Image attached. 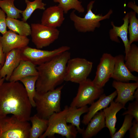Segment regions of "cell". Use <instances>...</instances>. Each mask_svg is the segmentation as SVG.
<instances>
[{
  "mask_svg": "<svg viewBox=\"0 0 138 138\" xmlns=\"http://www.w3.org/2000/svg\"><path fill=\"white\" fill-rule=\"evenodd\" d=\"M32 107L24 86L19 81L4 82L0 86V118L11 114L20 120L28 121Z\"/></svg>",
  "mask_w": 138,
  "mask_h": 138,
  "instance_id": "cell-1",
  "label": "cell"
},
{
  "mask_svg": "<svg viewBox=\"0 0 138 138\" xmlns=\"http://www.w3.org/2000/svg\"><path fill=\"white\" fill-rule=\"evenodd\" d=\"M70 57L71 53L66 51L36 67L38 73L35 85L37 92L52 90L64 81L66 65Z\"/></svg>",
  "mask_w": 138,
  "mask_h": 138,
  "instance_id": "cell-2",
  "label": "cell"
},
{
  "mask_svg": "<svg viewBox=\"0 0 138 138\" xmlns=\"http://www.w3.org/2000/svg\"><path fill=\"white\" fill-rule=\"evenodd\" d=\"M62 85L46 92H37L34 98L37 113L40 118L46 119L61 110V101Z\"/></svg>",
  "mask_w": 138,
  "mask_h": 138,
  "instance_id": "cell-3",
  "label": "cell"
},
{
  "mask_svg": "<svg viewBox=\"0 0 138 138\" xmlns=\"http://www.w3.org/2000/svg\"><path fill=\"white\" fill-rule=\"evenodd\" d=\"M68 108L66 106L63 110L54 113L48 118L47 128L40 138H54L55 134L66 138H76L78 133L76 127L71 124L67 125L66 121Z\"/></svg>",
  "mask_w": 138,
  "mask_h": 138,
  "instance_id": "cell-4",
  "label": "cell"
},
{
  "mask_svg": "<svg viewBox=\"0 0 138 138\" xmlns=\"http://www.w3.org/2000/svg\"><path fill=\"white\" fill-rule=\"evenodd\" d=\"M95 2L91 1L88 4L87 13L84 17L77 15L74 10L71 13L70 19L73 22L74 27L78 32L84 33L94 32L96 28L100 27L101 21L109 19L113 13L112 10L110 9L104 16L101 14H96L92 10Z\"/></svg>",
  "mask_w": 138,
  "mask_h": 138,
  "instance_id": "cell-5",
  "label": "cell"
},
{
  "mask_svg": "<svg viewBox=\"0 0 138 138\" xmlns=\"http://www.w3.org/2000/svg\"><path fill=\"white\" fill-rule=\"evenodd\" d=\"M31 127L13 115L0 118V138H29Z\"/></svg>",
  "mask_w": 138,
  "mask_h": 138,
  "instance_id": "cell-6",
  "label": "cell"
},
{
  "mask_svg": "<svg viewBox=\"0 0 138 138\" xmlns=\"http://www.w3.org/2000/svg\"><path fill=\"white\" fill-rule=\"evenodd\" d=\"M93 66V62L85 59H70L66 65L64 81L79 84L87 78Z\"/></svg>",
  "mask_w": 138,
  "mask_h": 138,
  "instance_id": "cell-7",
  "label": "cell"
},
{
  "mask_svg": "<svg viewBox=\"0 0 138 138\" xmlns=\"http://www.w3.org/2000/svg\"><path fill=\"white\" fill-rule=\"evenodd\" d=\"M103 88H99L94 84L90 79L87 78L79 84L76 96L73 98L70 106L80 108L91 105L103 94Z\"/></svg>",
  "mask_w": 138,
  "mask_h": 138,
  "instance_id": "cell-8",
  "label": "cell"
},
{
  "mask_svg": "<svg viewBox=\"0 0 138 138\" xmlns=\"http://www.w3.org/2000/svg\"><path fill=\"white\" fill-rule=\"evenodd\" d=\"M31 41L37 49L49 46L58 38L60 33L57 28L44 26L41 23L31 25Z\"/></svg>",
  "mask_w": 138,
  "mask_h": 138,
  "instance_id": "cell-9",
  "label": "cell"
},
{
  "mask_svg": "<svg viewBox=\"0 0 138 138\" xmlns=\"http://www.w3.org/2000/svg\"><path fill=\"white\" fill-rule=\"evenodd\" d=\"M70 49L69 46H63L54 50L48 51L27 46L21 49V59L30 62L36 66H38L65 51H69Z\"/></svg>",
  "mask_w": 138,
  "mask_h": 138,
  "instance_id": "cell-10",
  "label": "cell"
},
{
  "mask_svg": "<svg viewBox=\"0 0 138 138\" xmlns=\"http://www.w3.org/2000/svg\"><path fill=\"white\" fill-rule=\"evenodd\" d=\"M114 62V57L111 54L105 53L102 55L97 67L95 76L92 80L97 87L103 88L111 77Z\"/></svg>",
  "mask_w": 138,
  "mask_h": 138,
  "instance_id": "cell-11",
  "label": "cell"
},
{
  "mask_svg": "<svg viewBox=\"0 0 138 138\" xmlns=\"http://www.w3.org/2000/svg\"><path fill=\"white\" fill-rule=\"evenodd\" d=\"M1 41L4 53L6 54L14 49H22L28 46L29 39L11 30L8 31L2 36Z\"/></svg>",
  "mask_w": 138,
  "mask_h": 138,
  "instance_id": "cell-12",
  "label": "cell"
},
{
  "mask_svg": "<svg viewBox=\"0 0 138 138\" xmlns=\"http://www.w3.org/2000/svg\"><path fill=\"white\" fill-rule=\"evenodd\" d=\"M112 87L116 89L117 97L115 102L120 103L124 106L130 101L134 99V94L138 87V82L133 83L113 81Z\"/></svg>",
  "mask_w": 138,
  "mask_h": 138,
  "instance_id": "cell-13",
  "label": "cell"
},
{
  "mask_svg": "<svg viewBox=\"0 0 138 138\" xmlns=\"http://www.w3.org/2000/svg\"><path fill=\"white\" fill-rule=\"evenodd\" d=\"M63 10L58 5L51 6L44 10L41 24L53 28L60 27L65 20Z\"/></svg>",
  "mask_w": 138,
  "mask_h": 138,
  "instance_id": "cell-14",
  "label": "cell"
},
{
  "mask_svg": "<svg viewBox=\"0 0 138 138\" xmlns=\"http://www.w3.org/2000/svg\"><path fill=\"white\" fill-rule=\"evenodd\" d=\"M115 62L112 78L114 80L123 82L130 80L138 82V78L133 74L125 65L124 56L122 54L114 57Z\"/></svg>",
  "mask_w": 138,
  "mask_h": 138,
  "instance_id": "cell-15",
  "label": "cell"
},
{
  "mask_svg": "<svg viewBox=\"0 0 138 138\" xmlns=\"http://www.w3.org/2000/svg\"><path fill=\"white\" fill-rule=\"evenodd\" d=\"M22 60L21 49H14L6 54L4 64L0 69V76L8 81L13 71Z\"/></svg>",
  "mask_w": 138,
  "mask_h": 138,
  "instance_id": "cell-16",
  "label": "cell"
},
{
  "mask_svg": "<svg viewBox=\"0 0 138 138\" xmlns=\"http://www.w3.org/2000/svg\"><path fill=\"white\" fill-rule=\"evenodd\" d=\"M122 19L124 21L123 24L121 26H116L113 22H111L112 28L109 31V36L111 40L115 42L119 43L120 41L118 39L120 37L122 40L125 47V57L129 51L130 45L128 39V30L129 24V14H126Z\"/></svg>",
  "mask_w": 138,
  "mask_h": 138,
  "instance_id": "cell-17",
  "label": "cell"
},
{
  "mask_svg": "<svg viewBox=\"0 0 138 138\" xmlns=\"http://www.w3.org/2000/svg\"><path fill=\"white\" fill-rule=\"evenodd\" d=\"M117 95L116 90L108 96L105 94H102L97 101L94 102L88 107V111L84 116L82 123L85 125H87L93 116L99 111L107 107Z\"/></svg>",
  "mask_w": 138,
  "mask_h": 138,
  "instance_id": "cell-18",
  "label": "cell"
},
{
  "mask_svg": "<svg viewBox=\"0 0 138 138\" xmlns=\"http://www.w3.org/2000/svg\"><path fill=\"white\" fill-rule=\"evenodd\" d=\"M110 103V106L104 109L103 111L105 116V127L109 129L111 137L117 130L115 128L117 121V114L121 109L125 108L121 103L116 102L113 100Z\"/></svg>",
  "mask_w": 138,
  "mask_h": 138,
  "instance_id": "cell-19",
  "label": "cell"
},
{
  "mask_svg": "<svg viewBox=\"0 0 138 138\" xmlns=\"http://www.w3.org/2000/svg\"><path fill=\"white\" fill-rule=\"evenodd\" d=\"M38 75L35 65L29 61L21 60L13 71L8 81H18L27 76Z\"/></svg>",
  "mask_w": 138,
  "mask_h": 138,
  "instance_id": "cell-20",
  "label": "cell"
},
{
  "mask_svg": "<svg viewBox=\"0 0 138 138\" xmlns=\"http://www.w3.org/2000/svg\"><path fill=\"white\" fill-rule=\"evenodd\" d=\"M81 134L83 138H90L96 135L105 127V119L103 111L97 112L87 124Z\"/></svg>",
  "mask_w": 138,
  "mask_h": 138,
  "instance_id": "cell-21",
  "label": "cell"
},
{
  "mask_svg": "<svg viewBox=\"0 0 138 138\" xmlns=\"http://www.w3.org/2000/svg\"><path fill=\"white\" fill-rule=\"evenodd\" d=\"M88 108L87 105L78 108L68 107L66 116V122L75 126L78 133L80 134L82 133L84 129H81L80 127V118L82 114L88 112Z\"/></svg>",
  "mask_w": 138,
  "mask_h": 138,
  "instance_id": "cell-22",
  "label": "cell"
},
{
  "mask_svg": "<svg viewBox=\"0 0 138 138\" xmlns=\"http://www.w3.org/2000/svg\"><path fill=\"white\" fill-rule=\"evenodd\" d=\"M29 121L32 123L30 131L29 138H40L47 128L48 119L41 118L36 114L30 117Z\"/></svg>",
  "mask_w": 138,
  "mask_h": 138,
  "instance_id": "cell-23",
  "label": "cell"
},
{
  "mask_svg": "<svg viewBox=\"0 0 138 138\" xmlns=\"http://www.w3.org/2000/svg\"><path fill=\"white\" fill-rule=\"evenodd\" d=\"M6 21L7 27L10 30L23 36L30 35L31 26L26 22L7 17Z\"/></svg>",
  "mask_w": 138,
  "mask_h": 138,
  "instance_id": "cell-24",
  "label": "cell"
},
{
  "mask_svg": "<svg viewBox=\"0 0 138 138\" xmlns=\"http://www.w3.org/2000/svg\"><path fill=\"white\" fill-rule=\"evenodd\" d=\"M38 76H30L22 78L20 80L24 86L32 107H36L34 98L36 93V84Z\"/></svg>",
  "mask_w": 138,
  "mask_h": 138,
  "instance_id": "cell-25",
  "label": "cell"
},
{
  "mask_svg": "<svg viewBox=\"0 0 138 138\" xmlns=\"http://www.w3.org/2000/svg\"><path fill=\"white\" fill-rule=\"evenodd\" d=\"M124 60L125 65L130 72H138V47L136 45H131Z\"/></svg>",
  "mask_w": 138,
  "mask_h": 138,
  "instance_id": "cell-26",
  "label": "cell"
},
{
  "mask_svg": "<svg viewBox=\"0 0 138 138\" xmlns=\"http://www.w3.org/2000/svg\"><path fill=\"white\" fill-rule=\"evenodd\" d=\"M15 0H0V8L5 13L7 17L18 19L21 18L22 10L15 6Z\"/></svg>",
  "mask_w": 138,
  "mask_h": 138,
  "instance_id": "cell-27",
  "label": "cell"
},
{
  "mask_svg": "<svg viewBox=\"0 0 138 138\" xmlns=\"http://www.w3.org/2000/svg\"><path fill=\"white\" fill-rule=\"evenodd\" d=\"M25 2L26 7L24 10H22V20L26 22L35 10L45 9L46 4L42 2V0H34L33 1L25 0Z\"/></svg>",
  "mask_w": 138,
  "mask_h": 138,
  "instance_id": "cell-28",
  "label": "cell"
},
{
  "mask_svg": "<svg viewBox=\"0 0 138 138\" xmlns=\"http://www.w3.org/2000/svg\"><path fill=\"white\" fill-rule=\"evenodd\" d=\"M136 13L131 11L129 14L128 30L129 33V42L131 45L134 42L138 41V19L136 17Z\"/></svg>",
  "mask_w": 138,
  "mask_h": 138,
  "instance_id": "cell-29",
  "label": "cell"
},
{
  "mask_svg": "<svg viewBox=\"0 0 138 138\" xmlns=\"http://www.w3.org/2000/svg\"><path fill=\"white\" fill-rule=\"evenodd\" d=\"M59 3V7L63 10L64 13L67 14L71 9H74L79 13H83L85 9L81 4L82 2L78 0H53Z\"/></svg>",
  "mask_w": 138,
  "mask_h": 138,
  "instance_id": "cell-30",
  "label": "cell"
},
{
  "mask_svg": "<svg viewBox=\"0 0 138 138\" xmlns=\"http://www.w3.org/2000/svg\"><path fill=\"white\" fill-rule=\"evenodd\" d=\"M133 118L131 115L128 114L125 115L122 126L117 132L114 133L111 138L123 137L126 132L129 130L132 126V120Z\"/></svg>",
  "mask_w": 138,
  "mask_h": 138,
  "instance_id": "cell-31",
  "label": "cell"
},
{
  "mask_svg": "<svg viewBox=\"0 0 138 138\" xmlns=\"http://www.w3.org/2000/svg\"><path fill=\"white\" fill-rule=\"evenodd\" d=\"M127 109V110L124 112L122 115H131L138 121V100H135L134 102L129 103Z\"/></svg>",
  "mask_w": 138,
  "mask_h": 138,
  "instance_id": "cell-32",
  "label": "cell"
},
{
  "mask_svg": "<svg viewBox=\"0 0 138 138\" xmlns=\"http://www.w3.org/2000/svg\"><path fill=\"white\" fill-rule=\"evenodd\" d=\"M6 17L5 13L0 8V33L2 35L4 34L7 31Z\"/></svg>",
  "mask_w": 138,
  "mask_h": 138,
  "instance_id": "cell-33",
  "label": "cell"
},
{
  "mask_svg": "<svg viewBox=\"0 0 138 138\" xmlns=\"http://www.w3.org/2000/svg\"><path fill=\"white\" fill-rule=\"evenodd\" d=\"M129 137L138 138V121L135 120L132 122V125L129 129Z\"/></svg>",
  "mask_w": 138,
  "mask_h": 138,
  "instance_id": "cell-34",
  "label": "cell"
},
{
  "mask_svg": "<svg viewBox=\"0 0 138 138\" xmlns=\"http://www.w3.org/2000/svg\"><path fill=\"white\" fill-rule=\"evenodd\" d=\"M0 36V69L3 65L5 62L6 54L4 53L1 41Z\"/></svg>",
  "mask_w": 138,
  "mask_h": 138,
  "instance_id": "cell-35",
  "label": "cell"
},
{
  "mask_svg": "<svg viewBox=\"0 0 138 138\" xmlns=\"http://www.w3.org/2000/svg\"><path fill=\"white\" fill-rule=\"evenodd\" d=\"M128 6L129 7L132 8L134 10V12L138 14V6L132 2H130L128 3Z\"/></svg>",
  "mask_w": 138,
  "mask_h": 138,
  "instance_id": "cell-36",
  "label": "cell"
},
{
  "mask_svg": "<svg viewBox=\"0 0 138 138\" xmlns=\"http://www.w3.org/2000/svg\"><path fill=\"white\" fill-rule=\"evenodd\" d=\"M134 97L135 100H138V89L135 90L134 94Z\"/></svg>",
  "mask_w": 138,
  "mask_h": 138,
  "instance_id": "cell-37",
  "label": "cell"
},
{
  "mask_svg": "<svg viewBox=\"0 0 138 138\" xmlns=\"http://www.w3.org/2000/svg\"><path fill=\"white\" fill-rule=\"evenodd\" d=\"M5 80V78L2 77L0 76V86L4 82V81Z\"/></svg>",
  "mask_w": 138,
  "mask_h": 138,
  "instance_id": "cell-38",
  "label": "cell"
}]
</instances>
